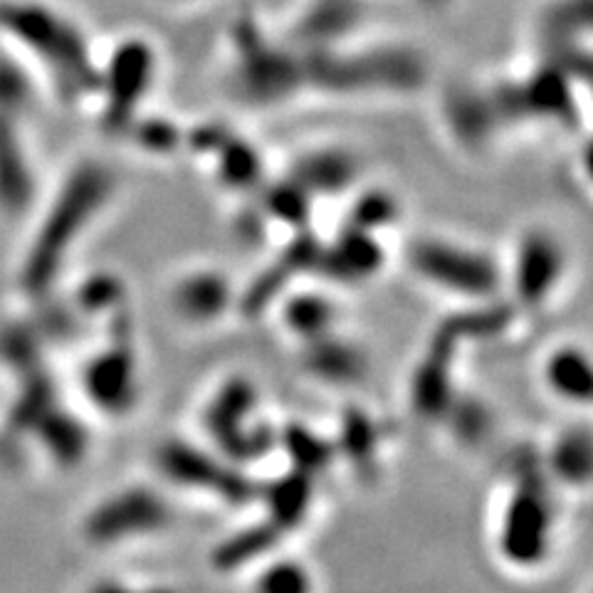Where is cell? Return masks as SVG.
<instances>
[{"label":"cell","instance_id":"1","mask_svg":"<svg viewBox=\"0 0 593 593\" xmlns=\"http://www.w3.org/2000/svg\"><path fill=\"white\" fill-rule=\"evenodd\" d=\"M0 27L37 57L57 92L67 99L97 94L99 63L72 20L43 3H13L0 8Z\"/></svg>","mask_w":593,"mask_h":593},{"label":"cell","instance_id":"2","mask_svg":"<svg viewBox=\"0 0 593 593\" xmlns=\"http://www.w3.org/2000/svg\"><path fill=\"white\" fill-rule=\"evenodd\" d=\"M112 174L104 166L85 164L67 178L57 201L45 215L37 240L27 253L23 284L30 292H45L67 262V255L94 215L112 195Z\"/></svg>","mask_w":593,"mask_h":593},{"label":"cell","instance_id":"3","mask_svg":"<svg viewBox=\"0 0 593 593\" xmlns=\"http://www.w3.org/2000/svg\"><path fill=\"white\" fill-rule=\"evenodd\" d=\"M409 265L423 282L472 302L494 300L502 287V270L492 255L448 237H418L409 247Z\"/></svg>","mask_w":593,"mask_h":593},{"label":"cell","instance_id":"4","mask_svg":"<svg viewBox=\"0 0 593 593\" xmlns=\"http://www.w3.org/2000/svg\"><path fill=\"white\" fill-rule=\"evenodd\" d=\"M549 472L529 465L519 472L517 488L504 504L500 522V551L512 567L529 569L547 559L553 532V502L547 488Z\"/></svg>","mask_w":593,"mask_h":593},{"label":"cell","instance_id":"5","mask_svg":"<svg viewBox=\"0 0 593 593\" xmlns=\"http://www.w3.org/2000/svg\"><path fill=\"white\" fill-rule=\"evenodd\" d=\"M156 49L146 37H126L99 67L97 94L104 102V124L112 132L132 126L156 77Z\"/></svg>","mask_w":593,"mask_h":593},{"label":"cell","instance_id":"6","mask_svg":"<svg viewBox=\"0 0 593 593\" xmlns=\"http://www.w3.org/2000/svg\"><path fill=\"white\" fill-rule=\"evenodd\" d=\"M174 510L161 492L146 484H134L112 497L99 502L89 512L85 534L94 544H126L144 537H156L158 532L171 527Z\"/></svg>","mask_w":593,"mask_h":593},{"label":"cell","instance_id":"7","mask_svg":"<svg viewBox=\"0 0 593 593\" xmlns=\"http://www.w3.org/2000/svg\"><path fill=\"white\" fill-rule=\"evenodd\" d=\"M156 465L166 480L181 484L186 490L211 492L213 497L231 504H245L260 494V488L245 478L240 470H233L217 455L205 452L193 445L171 440L156 452Z\"/></svg>","mask_w":593,"mask_h":593},{"label":"cell","instance_id":"8","mask_svg":"<svg viewBox=\"0 0 593 593\" xmlns=\"http://www.w3.org/2000/svg\"><path fill=\"white\" fill-rule=\"evenodd\" d=\"M257 405V395L253 383L247 379L227 381L221 391L215 393L205 411V428L213 438L221 443L227 458L245 460V458H262L280 440V435H272L262 425L255 430L245 428V421L250 418Z\"/></svg>","mask_w":593,"mask_h":593},{"label":"cell","instance_id":"9","mask_svg":"<svg viewBox=\"0 0 593 593\" xmlns=\"http://www.w3.org/2000/svg\"><path fill=\"white\" fill-rule=\"evenodd\" d=\"M563 250L547 231H529L522 237L514 257L512 284L524 306H541L557 292L563 275Z\"/></svg>","mask_w":593,"mask_h":593},{"label":"cell","instance_id":"10","mask_svg":"<svg viewBox=\"0 0 593 593\" xmlns=\"http://www.w3.org/2000/svg\"><path fill=\"white\" fill-rule=\"evenodd\" d=\"M138 363L126 344L97 354L85 369V391L104 413H126L136 403Z\"/></svg>","mask_w":593,"mask_h":593},{"label":"cell","instance_id":"11","mask_svg":"<svg viewBox=\"0 0 593 593\" xmlns=\"http://www.w3.org/2000/svg\"><path fill=\"white\" fill-rule=\"evenodd\" d=\"M235 302L233 287L223 272L193 270L178 277L171 287V306L183 322L205 326L231 310Z\"/></svg>","mask_w":593,"mask_h":593},{"label":"cell","instance_id":"12","mask_svg":"<svg viewBox=\"0 0 593 593\" xmlns=\"http://www.w3.org/2000/svg\"><path fill=\"white\" fill-rule=\"evenodd\" d=\"M448 124L458 142L468 148H480L492 142V136L507 122L497 89L492 92H452L448 109H445Z\"/></svg>","mask_w":593,"mask_h":593},{"label":"cell","instance_id":"13","mask_svg":"<svg viewBox=\"0 0 593 593\" xmlns=\"http://www.w3.org/2000/svg\"><path fill=\"white\" fill-rule=\"evenodd\" d=\"M383 265V247L379 235L361 231V227H349L329 250H320L316 270L332 275L336 282H361L369 280Z\"/></svg>","mask_w":593,"mask_h":593},{"label":"cell","instance_id":"14","mask_svg":"<svg viewBox=\"0 0 593 593\" xmlns=\"http://www.w3.org/2000/svg\"><path fill=\"white\" fill-rule=\"evenodd\" d=\"M359 176V161L344 148H316L296 158L292 176L310 195H334L349 188Z\"/></svg>","mask_w":593,"mask_h":593},{"label":"cell","instance_id":"15","mask_svg":"<svg viewBox=\"0 0 593 593\" xmlns=\"http://www.w3.org/2000/svg\"><path fill=\"white\" fill-rule=\"evenodd\" d=\"M302 361L314 379L332 385H351L366 373V356L354 344L342 342L334 332L304 342Z\"/></svg>","mask_w":593,"mask_h":593},{"label":"cell","instance_id":"16","mask_svg":"<svg viewBox=\"0 0 593 593\" xmlns=\"http://www.w3.org/2000/svg\"><path fill=\"white\" fill-rule=\"evenodd\" d=\"M544 383L553 399L571 405H586L593 393L591 361L579 346H559L544 361Z\"/></svg>","mask_w":593,"mask_h":593},{"label":"cell","instance_id":"17","mask_svg":"<svg viewBox=\"0 0 593 593\" xmlns=\"http://www.w3.org/2000/svg\"><path fill=\"white\" fill-rule=\"evenodd\" d=\"M267 502V519H270L282 534L287 529L300 527L312 504V474L294 470L287 478L277 480L262 494H257Z\"/></svg>","mask_w":593,"mask_h":593},{"label":"cell","instance_id":"18","mask_svg":"<svg viewBox=\"0 0 593 593\" xmlns=\"http://www.w3.org/2000/svg\"><path fill=\"white\" fill-rule=\"evenodd\" d=\"M208 156H215V171L225 186L235 188V191H247V188L260 186L262 181L260 152L243 142V138L223 132L221 138H217V144L208 152Z\"/></svg>","mask_w":593,"mask_h":593},{"label":"cell","instance_id":"19","mask_svg":"<svg viewBox=\"0 0 593 593\" xmlns=\"http://www.w3.org/2000/svg\"><path fill=\"white\" fill-rule=\"evenodd\" d=\"M547 472L569 488H583L591 474V433L589 428L563 430L549 450Z\"/></svg>","mask_w":593,"mask_h":593},{"label":"cell","instance_id":"20","mask_svg":"<svg viewBox=\"0 0 593 593\" xmlns=\"http://www.w3.org/2000/svg\"><path fill=\"white\" fill-rule=\"evenodd\" d=\"M282 322L296 339L310 342L334 332L336 304L324 294H294L282 306Z\"/></svg>","mask_w":593,"mask_h":593},{"label":"cell","instance_id":"21","mask_svg":"<svg viewBox=\"0 0 593 593\" xmlns=\"http://www.w3.org/2000/svg\"><path fill=\"white\" fill-rule=\"evenodd\" d=\"M282 532L275 527L270 519L260 524H253L250 529L237 532V537H231L215 549V567L221 569H235L253 563L257 557L272 551V547L280 541Z\"/></svg>","mask_w":593,"mask_h":593},{"label":"cell","instance_id":"22","mask_svg":"<svg viewBox=\"0 0 593 593\" xmlns=\"http://www.w3.org/2000/svg\"><path fill=\"white\" fill-rule=\"evenodd\" d=\"M336 450L354 462L356 468H363V465H371L376 460V455H379V428H376L369 415L361 411L346 413Z\"/></svg>","mask_w":593,"mask_h":593},{"label":"cell","instance_id":"23","mask_svg":"<svg viewBox=\"0 0 593 593\" xmlns=\"http://www.w3.org/2000/svg\"><path fill=\"white\" fill-rule=\"evenodd\" d=\"M267 208H270V213L277 221L302 227L306 217H310L312 195L306 193L294 178H287L284 183L270 188V193H267Z\"/></svg>","mask_w":593,"mask_h":593},{"label":"cell","instance_id":"24","mask_svg":"<svg viewBox=\"0 0 593 593\" xmlns=\"http://www.w3.org/2000/svg\"><path fill=\"white\" fill-rule=\"evenodd\" d=\"M255 589L265 593H302L312 589V577L302 563L280 559L260 571V577L255 579Z\"/></svg>","mask_w":593,"mask_h":593},{"label":"cell","instance_id":"25","mask_svg":"<svg viewBox=\"0 0 593 593\" xmlns=\"http://www.w3.org/2000/svg\"><path fill=\"white\" fill-rule=\"evenodd\" d=\"M280 438H284L287 450L292 452L294 470L314 474V470L324 468V465L334 458L329 445H326L322 438H316V435L302 430V428L284 430Z\"/></svg>","mask_w":593,"mask_h":593},{"label":"cell","instance_id":"26","mask_svg":"<svg viewBox=\"0 0 593 593\" xmlns=\"http://www.w3.org/2000/svg\"><path fill=\"white\" fill-rule=\"evenodd\" d=\"M399 215V205H395V198L383 193V191H373L361 195L354 205V215H351V225L361 227V231H381V227L391 225Z\"/></svg>","mask_w":593,"mask_h":593},{"label":"cell","instance_id":"27","mask_svg":"<svg viewBox=\"0 0 593 593\" xmlns=\"http://www.w3.org/2000/svg\"><path fill=\"white\" fill-rule=\"evenodd\" d=\"M132 126L136 128V144L144 146L146 152L152 154H168L174 146H178L181 142V134H178V128L174 124L164 122V119H148V122H132ZM128 126V128H132Z\"/></svg>","mask_w":593,"mask_h":593}]
</instances>
